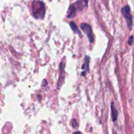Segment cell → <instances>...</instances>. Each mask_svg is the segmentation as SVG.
<instances>
[{"label": "cell", "mask_w": 134, "mask_h": 134, "mask_svg": "<svg viewBox=\"0 0 134 134\" xmlns=\"http://www.w3.org/2000/svg\"><path fill=\"white\" fill-rule=\"evenodd\" d=\"M32 15L35 18L43 19L45 15V7L44 3L41 1H34L31 3Z\"/></svg>", "instance_id": "obj_1"}, {"label": "cell", "mask_w": 134, "mask_h": 134, "mask_svg": "<svg viewBox=\"0 0 134 134\" xmlns=\"http://www.w3.org/2000/svg\"><path fill=\"white\" fill-rule=\"evenodd\" d=\"M122 15H123L124 17L126 19V21L127 22V28H128L129 30H131L132 28V16L131 15V12H130V8L128 5H126L122 9Z\"/></svg>", "instance_id": "obj_2"}, {"label": "cell", "mask_w": 134, "mask_h": 134, "mask_svg": "<svg viewBox=\"0 0 134 134\" xmlns=\"http://www.w3.org/2000/svg\"><path fill=\"white\" fill-rule=\"evenodd\" d=\"M80 28H81V30L86 34L88 38V40L90 41V43L94 42V35H93L91 26L89 24H86V23H84V24H81Z\"/></svg>", "instance_id": "obj_3"}, {"label": "cell", "mask_w": 134, "mask_h": 134, "mask_svg": "<svg viewBox=\"0 0 134 134\" xmlns=\"http://www.w3.org/2000/svg\"><path fill=\"white\" fill-rule=\"evenodd\" d=\"M89 62H90V57L88 56H86L85 57V63L82 64V69H84V72H82V76H85L86 75V73L88 72V70L89 69Z\"/></svg>", "instance_id": "obj_4"}, {"label": "cell", "mask_w": 134, "mask_h": 134, "mask_svg": "<svg viewBox=\"0 0 134 134\" xmlns=\"http://www.w3.org/2000/svg\"><path fill=\"white\" fill-rule=\"evenodd\" d=\"M111 116L112 118H113V121H116L117 120V118H118V111L116 109L115 106H114V104L113 102H112L111 105Z\"/></svg>", "instance_id": "obj_5"}, {"label": "cell", "mask_w": 134, "mask_h": 134, "mask_svg": "<svg viewBox=\"0 0 134 134\" xmlns=\"http://www.w3.org/2000/svg\"><path fill=\"white\" fill-rule=\"evenodd\" d=\"M70 27H71V30H72L74 32L79 34V36L81 37V33H80V30H79V28H78V27L76 25V24H75V22H70Z\"/></svg>", "instance_id": "obj_6"}, {"label": "cell", "mask_w": 134, "mask_h": 134, "mask_svg": "<svg viewBox=\"0 0 134 134\" xmlns=\"http://www.w3.org/2000/svg\"><path fill=\"white\" fill-rule=\"evenodd\" d=\"M80 3H82L85 7L88 6V0H79Z\"/></svg>", "instance_id": "obj_7"}, {"label": "cell", "mask_w": 134, "mask_h": 134, "mask_svg": "<svg viewBox=\"0 0 134 134\" xmlns=\"http://www.w3.org/2000/svg\"><path fill=\"white\" fill-rule=\"evenodd\" d=\"M77 122H76V120L75 119L73 120V122H72V126L73 127H76L77 126Z\"/></svg>", "instance_id": "obj_8"}, {"label": "cell", "mask_w": 134, "mask_h": 134, "mask_svg": "<svg viewBox=\"0 0 134 134\" xmlns=\"http://www.w3.org/2000/svg\"><path fill=\"white\" fill-rule=\"evenodd\" d=\"M133 40V37L130 36V38H129V40H128V44H130V45H131V44H132Z\"/></svg>", "instance_id": "obj_9"}]
</instances>
